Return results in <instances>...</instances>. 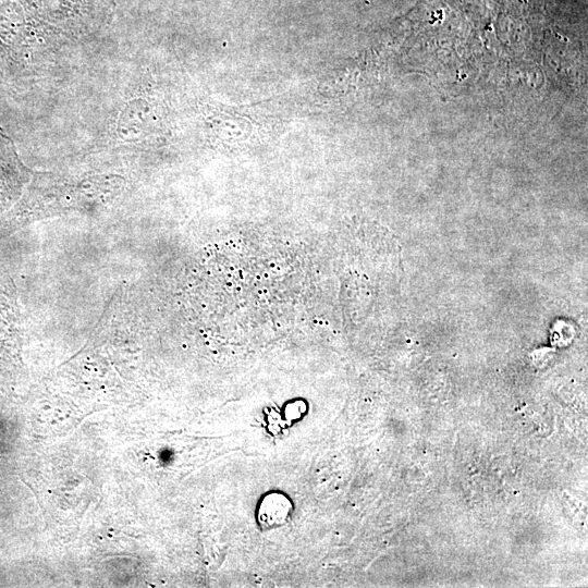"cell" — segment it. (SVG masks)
Instances as JSON below:
<instances>
[{
	"label": "cell",
	"mask_w": 588,
	"mask_h": 588,
	"mask_svg": "<svg viewBox=\"0 0 588 588\" xmlns=\"http://www.w3.org/2000/svg\"><path fill=\"white\" fill-rule=\"evenodd\" d=\"M291 511V504L285 498L279 506L272 509L268 498H265L258 510V519L262 527L272 528L286 522Z\"/></svg>",
	"instance_id": "cell-2"
},
{
	"label": "cell",
	"mask_w": 588,
	"mask_h": 588,
	"mask_svg": "<svg viewBox=\"0 0 588 588\" xmlns=\"http://www.w3.org/2000/svg\"><path fill=\"white\" fill-rule=\"evenodd\" d=\"M17 174V159L10 138L0 130V195L14 182Z\"/></svg>",
	"instance_id": "cell-1"
}]
</instances>
